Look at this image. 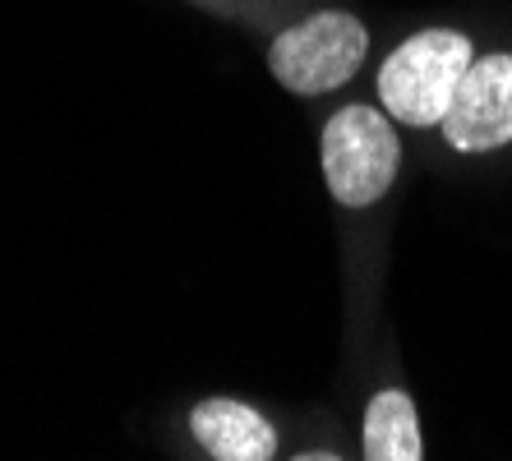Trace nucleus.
<instances>
[{
  "mask_svg": "<svg viewBox=\"0 0 512 461\" xmlns=\"http://www.w3.org/2000/svg\"><path fill=\"white\" fill-rule=\"evenodd\" d=\"M439 139L457 157H494L512 148V51H476L453 107L439 120Z\"/></svg>",
  "mask_w": 512,
  "mask_h": 461,
  "instance_id": "20e7f679",
  "label": "nucleus"
},
{
  "mask_svg": "<svg viewBox=\"0 0 512 461\" xmlns=\"http://www.w3.org/2000/svg\"><path fill=\"white\" fill-rule=\"evenodd\" d=\"M360 457L365 461H420L425 429H420L416 397L402 383H383L360 411Z\"/></svg>",
  "mask_w": 512,
  "mask_h": 461,
  "instance_id": "423d86ee",
  "label": "nucleus"
},
{
  "mask_svg": "<svg viewBox=\"0 0 512 461\" xmlns=\"http://www.w3.org/2000/svg\"><path fill=\"white\" fill-rule=\"evenodd\" d=\"M476 60V37L453 24L406 33L374 70V102L397 120V130L429 134L453 107L462 74Z\"/></svg>",
  "mask_w": 512,
  "mask_h": 461,
  "instance_id": "7ed1b4c3",
  "label": "nucleus"
},
{
  "mask_svg": "<svg viewBox=\"0 0 512 461\" xmlns=\"http://www.w3.org/2000/svg\"><path fill=\"white\" fill-rule=\"evenodd\" d=\"M185 438L208 461H273L282 457V429L259 402L213 392L185 406Z\"/></svg>",
  "mask_w": 512,
  "mask_h": 461,
  "instance_id": "39448f33",
  "label": "nucleus"
},
{
  "mask_svg": "<svg viewBox=\"0 0 512 461\" xmlns=\"http://www.w3.org/2000/svg\"><path fill=\"white\" fill-rule=\"evenodd\" d=\"M374 33L356 10L346 5H319L268 33L263 42V65L273 74L282 93L300 102H319V97L342 93L370 65Z\"/></svg>",
  "mask_w": 512,
  "mask_h": 461,
  "instance_id": "f03ea898",
  "label": "nucleus"
},
{
  "mask_svg": "<svg viewBox=\"0 0 512 461\" xmlns=\"http://www.w3.org/2000/svg\"><path fill=\"white\" fill-rule=\"evenodd\" d=\"M194 5H208L213 14H240V10H254V0H194Z\"/></svg>",
  "mask_w": 512,
  "mask_h": 461,
  "instance_id": "0eeeda50",
  "label": "nucleus"
},
{
  "mask_svg": "<svg viewBox=\"0 0 512 461\" xmlns=\"http://www.w3.org/2000/svg\"><path fill=\"white\" fill-rule=\"evenodd\" d=\"M319 176L342 222H365L393 199L402 130L379 102H342L319 125Z\"/></svg>",
  "mask_w": 512,
  "mask_h": 461,
  "instance_id": "f257e3e1",
  "label": "nucleus"
}]
</instances>
